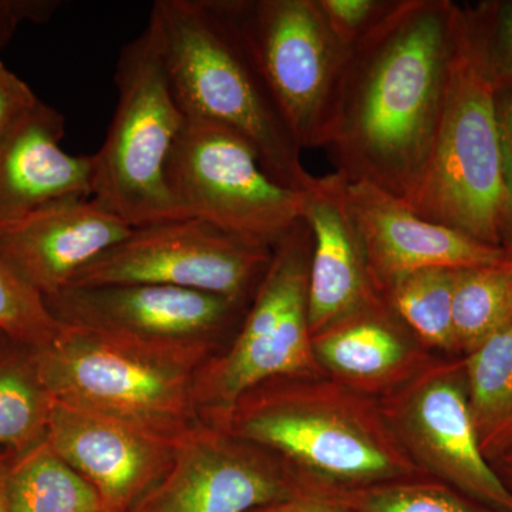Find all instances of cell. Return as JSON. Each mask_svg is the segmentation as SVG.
<instances>
[{
  "label": "cell",
  "mask_w": 512,
  "mask_h": 512,
  "mask_svg": "<svg viewBox=\"0 0 512 512\" xmlns=\"http://www.w3.org/2000/svg\"><path fill=\"white\" fill-rule=\"evenodd\" d=\"M458 5L397 0L352 50L325 147L346 180L404 200L426 165L439 126Z\"/></svg>",
  "instance_id": "6da1fadb"
},
{
  "label": "cell",
  "mask_w": 512,
  "mask_h": 512,
  "mask_svg": "<svg viewBox=\"0 0 512 512\" xmlns=\"http://www.w3.org/2000/svg\"><path fill=\"white\" fill-rule=\"evenodd\" d=\"M214 427L278 458L309 493L424 476L394 437L377 397L333 377L262 384Z\"/></svg>",
  "instance_id": "7a4b0ae2"
},
{
  "label": "cell",
  "mask_w": 512,
  "mask_h": 512,
  "mask_svg": "<svg viewBox=\"0 0 512 512\" xmlns=\"http://www.w3.org/2000/svg\"><path fill=\"white\" fill-rule=\"evenodd\" d=\"M148 20L184 116L227 128L276 181L311 190L316 177L303 167L301 147L220 0H157Z\"/></svg>",
  "instance_id": "3957f363"
},
{
  "label": "cell",
  "mask_w": 512,
  "mask_h": 512,
  "mask_svg": "<svg viewBox=\"0 0 512 512\" xmlns=\"http://www.w3.org/2000/svg\"><path fill=\"white\" fill-rule=\"evenodd\" d=\"M495 93L481 3L458 5L436 137L419 180L402 202L424 220L501 248L507 194Z\"/></svg>",
  "instance_id": "277c9868"
},
{
  "label": "cell",
  "mask_w": 512,
  "mask_h": 512,
  "mask_svg": "<svg viewBox=\"0 0 512 512\" xmlns=\"http://www.w3.org/2000/svg\"><path fill=\"white\" fill-rule=\"evenodd\" d=\"M29 355L47 392L67 406L171 443L201 423L194 380L205 360L198 357L144 348L66 322Z\"/></svg>",
  "instance_id": "5b68a950"
},
{
  "label": "cell",
  "mask_w": 512,
  "mask_h": 512,
  "mask_svg": "<svg viewBox=\"0 0 512 512\" xmlns=\"http://www.w3.org/2000/svg\"><path fill=\"white\" fill-rule=\"evenodd\" d=\"M119 101L94 157L92 198L130 227L184 218L167 185V163L183 130L153 23L121 50Z\"/></svg>",
  "instance_id": "8992f818"
},
{
  "label": "cell",
  "mask_w": 512,
  "mask_h": 512,
  "mask_svg": "<svg viewBox=\"0 0 512 512\" xmlns=\"http://www.w3.org/2000/svg\"><path fill=\"white\" fill-rule=\"evenodd\" d=\"M311 252L305 220L276 242L234 342L195 373L194 400L202 423L217 426L262 384L319 375L308 322Z\"/></svg>",
  "instance_id": "52a82bcc"
},
{
  "label": "cell",
  "mask_w": 512,
  "mask_h": 512,
  "mask_svg": "<svg viewBox=\"0 0 512 512\" xmlns=\"http://www.w3.org/2000/svg\"><path fill=\"white\" fill-rule=\"evenodd\" d=\"M167 185L184 217L271 248L305 220L311 191L272 178L244 138L188 117L168 158Z\"/></svg>",
  "instance_id": "ba28073f"
},
{
  "label": "cell",
  "mask_w": 512,
  "mask_h": 512,
  "mask_svg": "<svg viewBox=\"0 0 512 512\" xmlns=\"http://www.w3.org/2000/svg\"><path fill=\"white\" fill-rule=\"evenodd\" d=\"M298 146L325 147L350 50L318 0H220Z\"/></svg>",
  "instance_id": "9c48e42d"
},
{
  "label": "cell",
  "mask_w": 512,
  "mask_h": 512,
  "mask_svg": "<svg viewBox=\"0 0 512 512\" xmlns=\"http://www.w3.org/2000/svg\"><path fill=\"white\" fill-rule=\"evenodd\" d=\"M274 248L184 217L131 229L126 239L84 268L69 288L167 285L251 302Z\"/></svg>",
  "instance_id": "30bf717a"
},
{
  "label": "cell",
  "mask_w": 512,
  "mask_h": 512,
  "mask_svg": "<svg viewBox=\"0 0 512 512\" xmlns=\"http://www.w3.org/2000/svg\"><path fill=\"white\" fill-rule=\"evenodd\" d=\"M377 400L394 437L424 476L512 512V493L485 458L474 429L463 362L429 359Z\"/></svg>",
  "instance_id": "8fae6325"
},
{
  "label": "cell",
  "mask_w": 512,
  "mask_h": 512,
  "mask_svg": "<svg viewBox=\"0 0 512 512\" xmlns=\"http://www.w3.org/2000/svg\"><path fill=\"white\" fill-rule=\"evenodd\" d=\"M46 305L60 322L109 333L144 348L208 360L244 303L167 285L67 288Z\"/></svg>",
  "instance_id": "7c38bea8"
},
{
  "label": "cell",
  "mask_w": 512,
  "mask_h": 512,
  "mask_svg": "<svg viewBox=\"0 0 512 512\" xmlns=\"http://www.w3.org/2000/svg\"><path fill=\"white\" fill-rule=\"evenodd\" d=\"M301 491L278 458L201 421L175 443L167 473L128 512H252Z\"/></svg>",
  "instance_id": "4fadbf2b"
},
{
  "label": "cell",
  "mask_w": 512,
  "mask_h": 512,
  "mask_svg": "<svg viewBox=\"0 0 512 512\" xmlns=\"http://www.w3.org/2000/svg\"><path fill=\"white\" fill-rule=\"evenodd\" d=\"M346 200L370 278L382 296L397 279L423 269L507 266L503 248L424 220L376 185L346 180Z\"/></svg>",
  "instance_id": "5bb4252c"
},
{
  "label": "cell",
  "mask_w": 512,
  "mask_h": 512,
  "mask_svg": "<svg viewBox=\"0 0 512 512\" xmlns=\"http://www.w3.org/2000/svg\"><path fill=\"white\" fill-rule=\"evenodd\" d=\"M131 229L94 198H64L0 225V258L43 298H55Z\"/></svg>",
  "instance_id": "9a60e30c"
},
{
  "label": "cell",
  "mask_w": 512,
  "mask_h": 512,
  "mask_svg": "<svg viewBox=\"0 0 512 512\" xmlns=\"http://www.w3.org/2000/svg\"><path fill=\"white\" fill-rule=\"evenodd\" d=\"M45 440L93 485L104 512H128L167 473L175 446L55 399Z\"/></svg>",
  "instance_id": "2e32d148"
},
{
  "label": "cell",
  "mask_w": 512,
  "mask_h": 512,
  "mask_svg": "<svg viewBox=\"0 0 512 512\" xmlns=\"http://www.w3.org/2000/svg\"><path fill=\"white\" fill-rule=\"evenodd\" d=\"M305 221L312 234L308 322L315 338L386 301L370 278L346 200V178L338 171L316 177L309 191Z\"/></svg>",
  "instance_id": "e0dca14e"
},
{
  "label": "cell",
  "mask_w": 512,
  "mask_h": 512,
  "mask_svg": "<svg viewBox=\"0 0 512 512\" xmlns=\"http://www.w3.org/2000/svg\"><path fill=\"white\" fill-rule=\"evenodd\" d=\"M64 117L43 101L0 141V225L64 198H92L94 157L60 147Z\"/></svg>",
  "instance_id": "ac0fdd59"
},
{
  "label": "cell",
  "mask_w": 512,
  "mask_h": 512,
  "mask_svg": "<svg viewBox=\"0 0 512 512\" xmlns=\"http://www.w3.org/2000/svg\"><path fill=\"white\" fill-rule=\"evenodd\" d=\"M402 326L384 303L312 338L313 355L333 379L380 397L429 360Z\"/></svg>",
  "instance_id": "d6986e66"
},
{
  "label": "cell",
  "mask_w": 512,
  "mask_h": 512,
  "mask_svg": "<svg viewBox=\"0 0 512 512\" xmlns=\"http://www.w3.org/2000/svg\"><path fill=\"white\" fill-rule=\"evenodd\" d=\"M468 406L491 466L512 451V325L464 357Z\"/></svg>",
  "instance_id": "ffe728a7"
},
{
  "label": "cell",
  "mask_w": 512,
  "mask_h": 512,
  "mask_svg": "<svg viewBox=\"0 0 512 512\" xmlns=\"http://www.w3.org/2000/svg\"><path fill=\"white\" fill-rule=\"evenodd\" d=\"M10 512H104L99 493L46 440L6 473Z\"/></svg>",
  "instance_id": "44dd1931"
},
{
  "label": "cell",
  "mask_w": 512,
  "mask_h": 512,
  "mask_svg": "<svg viewBox=\"0 0 512 512\" xmlns=\"http://www.w3.org/2000/svg\"><path fill=\"white\" fill-rule=\"evenodd\" d=\"M512 325V269L480 266L457 269L453 292L456 352L470 355Z\"/></svg>",
  "instance_id": "7402d4cb"
},
{
  "label": "cell",
  "mask_w": 512,
  "mask_h": 512,
  "mask_svg": "<svg viewBox=\"0 0 512 512\" xmlns=\"http://www.w3.org/2000/svg\"><path fill=\"white\" fill-rule=\"evenodd\" d=\"M457 269L433 268L394 281L383 293L393 315L429 348L456 352L453 292Z\"/></svg>",
  "instance_id": "603a6c76"
},
{
  "label": "cell",
  "mask_w": 512,
  "mask_h": 512,
  "mask_svg": "<svg viewBox=\"0 0 512 512\" xmlns=\"http://www.w3.org/2000/svg\"><path fill=\"white\" fill-rule=\"evenodd\" d=\"M52 406L29 352L0 356V446L19 456L42 443Z\"/></svg>",
  "instance_id": "cb8c5ba5"
},
{
  "label": "cell",
  "mask_w": 512,
  "mask_h": 512,
  "mask_svg": "<svg viewBox=\"0 0 512 512\" xmlns=\"http://www.w3.org/2000/svg\"><path fill=\"white\" fill-rule=\"evenodd\" d=\"M311 494L336 501L349 512H504L429 476L406 478L359 490Z\"/></svg>",
  "instance_id": "d4e9b609"
},
{
  "label": "cell",
  "mask_w": 512,
  "mask_h": 512,
  "mask_svg": "<svg viewBox=\"0 0 512 512\" xmlns=\"http://www.w3.org/2000/svg\"><path fill=\"white\" fill-rule=\"evenodd\" d=\"M60 326L45 298L0 258V335L23 348L37 349L55 338Z\"/></svg>",
  "instance_id": "484cf974"
},
{
  "label": "cell",
  "mask_w": 512,
  "mask_h": 512,
  "mask_svg": "<svg viewBox=\"0 0 512 512\" xmlns=\"http://www.w3.org/2000/svg\"><path fill=\"white\" fill-rule=\"evenodd\" d=\"M330 29L349 49L362 42L392 12L397 0H318Z\"/></svg>",
  "instance_id": "4316f807"
},
{
  "label": "cell",
  "mask_w": 512,
  "mask_h": 512,
  "mask_svg": "<svg viewBox=\"0 0 512 512\" xmlns=\"http://www.w3.org/2000/svg\"><path fill=\"white\" fill-rule=\"evenodd\" d=\"M481 9L495 82L512 87V0L484 2Z\"/></svg>",
  "instance_id": "83f0119b"
},
{
  "label": "cell",
  "mask_w": 512,
  "mask_h": 512,
  "mask_svg": "<svg viewBox=\"0 0 512 512\" xmlns=\"http://www.w3.org/2000/svg\"><path fill=\"white\" fill-rule=\"evenodd\" d=\"M39 101L28 83L0 62V141Z\"/></svg>",
  "instance_id": "f1b7e54d"
},
{
  "label": "cell",
  "mask_w": 512,
  "mask_h": 512,
  "mask_svg": "<svg viewBox=\"0 0 512 512\" xmlns=\"http://www.w3.org/2000/svg\"><path fill=\"white\" fill-rule=\"evenodd\" d=\"M57 8L55 0H0V50L23 22H46Z\"/></svg>",
  "instance_id": "f546056e"
},
{
  "label": "cell",
  "mask_w": 512,
  "mask_h": 512,
  "mask_svg": "<svg viewBox=\"0 0 512 512\" xmlns=\"http://www.w3.org/2000/svg\"><path fill=\"white\" fill-rule=\"evenodd\" d=\"M498 131H500L501 161L505 194H507V229L512 220V87L498 86L495 93ZM505 234V232H504Z\"/></svg>",
  "instance_id": "4dcf8cb0"
},
{
  "label": "cell",
  "mask_w": 512,
  "mask_h": 512,
  "mask_svg": "<svg viewBox=\"0 0 512 512\" xmlns=\"http://www.w3.org/2000/svg\"><path fill=\"white\" fill-rule=\"evenodd\" d=\"M252 512H349L343 505L336 501L329 500L320 495L306 493L289 498V500L279 501V503L269 504L266 507L258 508Z\"/></svg>",
  "instance_id": "1f68e13d"
},
{
  "label": "cell",
  "mask_w": 512,
  "mask_h": 512,
  "mask_svg": "<svg viewBox=\"0 0 512 512\" xmlns=\"http://www.w3.org/2000/svg\"><path fill=\"white\" fill-rule=\"evenodd\" d=\"M493 467L501 480H503V483L507 485L508 490L512 493V451L498 458L497 461H494Z\"/></svg>",
  "instance_id": "d6a6232c"
},
{
  "label": "cell",
  "mask_w": 512,
  "mask_h": 512,
  "mask_svg": "<svg viewBox=\"0 0 512 512\" xmlns=\"http://www.w3.org/2000/svg\"><path fill=\"white\" fill-rule=\"evenodd\" d=\"M6 473H8V468L0 467V512H10Z\"/></svg>",
  "instance_id": "836d02e7"
},
{
  "label": "cell",
  "mask_w": 512,
  "mask_h": 512,
  "mask_svg": "<svg viewBox=\"0 0 512 512\" xmlns=\"http://www.w3.org/2000/svg\"><path fill=\"white\" fill-rule=\"evenodd\" d=\"M501 248L504 249L505 255H507V266L512 269V220L505 229L503 245Z\"/></svg>",
  "instance_id": "e575fe53"
}]
</instances>
